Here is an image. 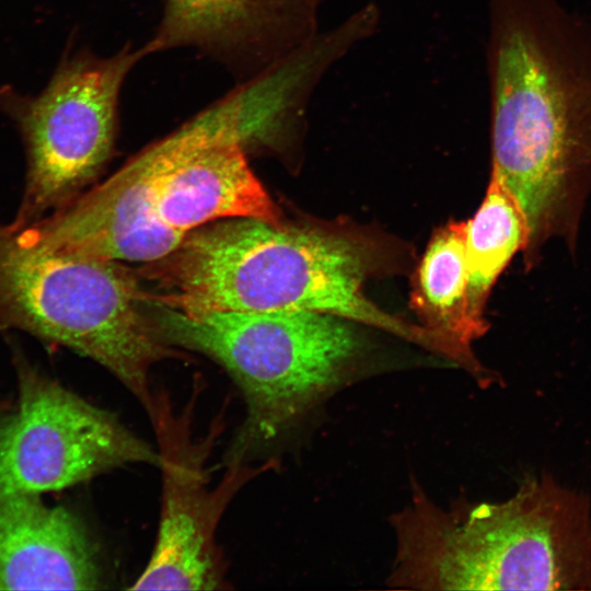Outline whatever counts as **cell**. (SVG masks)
<instances>
[{"mask_svg":"<svg viewBox=\"0 0 591 591\" xmlns=\"http://www.w3.org/2000/svg\"><path fill=\"white\" fill-rule=\"evenodd\" d=\"M320 0H164L147 55L196 48L250 81L318 33Z\"/></svg>","mask_w":591,"mask_h":591,"instance_id":"cell-10","label":"cell"},{"mask_svg":"<svg viewBox=\"0 0 591 591\" xmlns=\"http://www.w3.org/2000/svg\"><path fill=\"white\" fill-rule=\"evenodd\" d=\"M0 331L66 347L109 371L147 414L153 366L178 357L139 278L115 260L46 248L0 222Z\"/></svg>","mask_w":591,"mask_h":591,"instance_id":"cell-5","label":"cell"},{"mask_svg":"<svg viewBox=\"0 0 591 591\" xmlns=\"http://www.w3.org/2000/svg\"><path fill=\"white\" fill-rule=\"evenodd\" d=\"M148 269L152 299L188 313L311 311L358 322L437 354L444 338L380 309L349 240L321 230L232 218L188 232Z\"/></svg>","mask_w":591,"mask_h":591,"instance_id":"cell-3","label":"cell"},{"mask_svg":"<svg viewBox=\"0 0 591 591\" xmlns=\"http://www.w3.org/2000/svg\"><path fill=\"white\" fill-rule=\"evenodd\" d=\"M154 323L172 346L200 352L239 386L246 414L224 456L250 463L351 381L363 340L351 321L311 311L188 314L154 300Z\"/></svg>","mask_w":591,"mask_h":591,"instance_id":"cell-4","label":"cell"},{"mask_svg":"<svg viewBox=\"0 0 591 591\" xmlns=\"http://www.w3.org/2000/svg\"><path fill=\"white\" fill-rule=\"evenodd\" d=\"M218 138L210 124L196 117L146 148L103 184L21 229L53 251L157 262L186 235L158 219L154 207L160 185L195 149Z\"/></svg>","mask_w":591,"mask_h":591,"instance_id":"cell-9","label":"cell"},{"mask_svg":"<svg viewBox=\"0 0 591 591\" xmlns=\"http://www.w3.org/2000/svg\"><path fill=\"white\" fill-rule=\"evenodd\" d=\"M154 208L163 224L183 234L222 218L282 223L277 206L250 167L244 144L233 138L201 144L170 171Z\"/></svg>","mask_w":591,"mask_h":591,"instance_id":"cell-12","label":"cell"},{"mask_svg":"<svg viewBox=\"0 0 591 591\" xmlns=\"http://www.w3.org/2000/svg\"><path fill=\"white\" fill-rule=\"evenodd\" d=\"M197 397L195 390L190 402L177 413L167 393L154 390L148 417L161 460V513L152 554L132 590L229 588L224 557L216 540L218 525L236 493L271 467L269 462L258 467L228 464L221 482L210 488L206 463L223 424L215 419L207 436L195 440L192 419Z\"/></svg>","mask_w":591,"mask_h":591,"instance_id":"cell-8","label":"cell"},{"mask_svg":"<svg viewBox=\"0 0 591 591\" xmlns=\"http://www.w3.org/2000/svg\"><path fill=\"white\" fill-rule=\"evenodd\" d=\"M466 222H450L432 236L419 264L413 303L425 326L472 351L473 340L486 332L468 311Z\"/></svg>","mask_w":591,"mask_h":591,"instance_id":"cell-13","label":"cell"},{"mask_svg":"<svg viewBox=\"0 0 591 591\" xmlns=\"http://www.w3.org/2000/svg\"><path fill=\"white\" fill-rule=\"evenodd\" d=\"M491 174L517 202L532 267L572 242L591 189V18L558 0H490Z\"/></svg>","mask_w":591,"mask_h":591,"instance_id":"cell-1","label":"cell"},{"mask_svg":"<svg viewBox=\"0 0 591 591\" xmlns=\"http://www.w3.org/2000/svg\"><path fill=\"white\" fill-rule=\"evenodd\" d=\"M11 408L10 404L7 401H0V412Z\"/></svg>","mask_w":591,"mask_h":591,"instance_id":"cell-15","label":"cell"},{"mask_svg":"<svg viewBox=\"0 0 591 591\" xmlns=\"http://www.w3.org/2000/svg\"><path fill=\"white\" fill-rule=\"evenodd\" d=\"M143 46L109 57L80 51L67 58L47 88L16 109L26 173L14 228L27 227L77 198L109 158L119 94Z\"/></svg>","mask_w":591,"mask_h":591,"instance_id":"cell-6","label":"cell"},{"mask_svg":"<svg viewBox=\"0 0 591 591\" xmlns=\"http://www.w3.org/2000/svg\"><path fill=\"white\" fill-rule=\"evenodd\" d=\"M391 517L387 584L408 590H591L589 496L548 474L499 502L436 505L414 482Z\"/></svg>","mask_w":591,"mask_h":591,"instance_id":"cell-2","label":"cell"},{"mask_svg":"<svg viewBox=\"0 0 591 591\" xmlns=\"http://www.w3.org/2000/svg\"><path fill=\"white\" fill-rule=\"evenodd\" d=\"M96 546L69 509L38 494L0 496V590H95Z\"/></svg>","mask_w":591,"mask_h":591,"instance_id":"cell-11","label":"cell"},{"mask_svg":"<svg viewBox=\"0 0 591 591\" xmlns=\"http://www.w3.org/2000/svg\"><path fill=\"white\" fill-rule=\"evenodd\" d=\"M19 399L0 415V496L76 486L129 464L159 467L158 449L113 413L42 374L19 351Z\"/></svg>","mask_w":591,"mask_h":591,"instance_id":"cell-7","label":"cell"},{"mask_svg":"<svg viewBox=\"0 0 591 591\" xmlns=\"http://www.w3.org/2000/svg\"><path fill=\"white\" fill-rule=\"evenodd\" d=\"M526 237V225L517 202L491 174L485 198L465 229L468 311L485 332L488 329L485 305L491 287L512 256L524 250Z\"/></svg>","mask_w":591,"mask_h":591,"instance_id":"cell-14","label":"cell"}]
</instances>
